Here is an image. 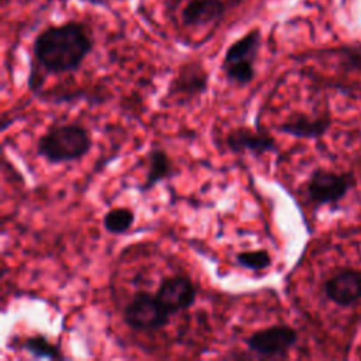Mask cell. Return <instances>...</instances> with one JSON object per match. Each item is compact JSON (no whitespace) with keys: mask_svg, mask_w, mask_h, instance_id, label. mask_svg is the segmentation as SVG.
<instances>
[{"mask_svg":"<svg viewBox=\"0 0 361 361\" xmlns=\"http://www.w3.org/2000/svg\"><path fill=\"white\" fill-rule=\"evenodd\" d=\"M93 30L83 21L69 20L41 30L31 47L28 89L38 96L47 75L73 73L94 48Z\"/></svg>","mask_w":361,"mask_h":361,"instance_id":"obj_1","label":"cell"},{"mask_svg":"<svg viewBox=\"0 0 361 361\" xmlns=\"http://www.w3.org/2000/svg\"><path fill=\"white\" fill-rule=\"evenodd\" d=\"M93 145L92 134L80 123L51 126L37 141V155L49 164L75 162L86 157Z\"/></svg>","mask_w":361,"mask_h":361,"instance_id":"obj_2","label":"cell"},{"mask_svg":"<svg viewBox=\"0 0 361 361\" xmlns=\"http://www.w3.org/2000/svg\"><path fill=\"white\" fill-rule=\"evenodd\" d=\"M261 41V30L252 28L228 45L220 68L230 83L243 87L254 80L257 75L255 61L259 54Z\"/></svg>","mask_w":361,"mask_h":361,"instance_id":"obj_3","label":"cell"},{"mask_svg":"<svg viewBox=\"0 0 361 361\" xmlns=\"http://www.w3.org/2000/svg\"><path fill=\"white\" fill-rule=\"evenodd\" d=\"M171 314L161 305L157 295L140 289L134 292L123 309L124 323L135 331H158L169 323Z\"/></svg>","mask_w":361,"mask_h":361,"instance_id":"obj_4","label":"cell"},{"mask_svg":"<svg viewBox=\"0 0 361 361\" xmlns=\"http://www.w3.org/2000/svg\"><path fill=\"white\" fill-rule=\"evenodd\" d=\"M298 331L285 323H276L252 331L244 338L247 348L261 358H286L298 343Z\"/></svg>","mask_w":361,"mask_h":361,"instance_id":"obj_5","label":"cell"},{"mask_svg":"<svg viewBox=\"0 0 361 361\" xmlns=\"http://www.w3.org/2000/svg\"><path fill=\"white\" fill-rule=\"evenodd\" d=\"M354 185L355 179L351 173H337L317 168L312 172L306 183V193L309 200L316 206L334 204L345 197Z\"/></svg>","mask_w":361,"mask_h":361,"instance_id":"obj_6","label":"cell"},{"mask_svg":"<svg viewBox=\"0 0 361 361\" xmlns=\"http://www.w3.org/2000/svg\"><path fill=\"white\" fill-rule=\"evenodd\" d=\"M155 295L171 316L189 310L197 299V289L193 281L183 274L164 276Z\"/></svg>","mask_w":361,"mask_h":361,"instance_id":"obj_7","label":"cell"},{"mask_svg":"<svg viewBox=\"0 0 361 361\" xmlns=\"http://www.w3.org/2000/svg\"><path fill=\"white\" fill-rule=\"evenodd\" d=\"M207 87L209 72L206 68L200 62L189 61L179 66L168 86L166 96L179 103H186L206 93Z\"/></svg>","mask_w":361,"mask_h":361,"instance_id":"obj_8","label":"cell"},{"mask_svg":"<svg viewBox=\"0 0 361 361\" xmlns=\"http://www.w3.org/2000/svg\"><path fill=\"white\" fill-rule=\"evenodd\" d=\"M226 147L233 154H252L261 157L267 152H275L278 144L275 138L262 127L251 128L247 126L233 127L226 134Z\"/></svg>","mask_w":361,"mask_h":361,"instance_id":"obj_9","label":"cell"},{"mask_svg":"<svg viewBox=\"0 0 361 361\" xmlns=\"http://www.w3.org/2000/svg\"><path fill=\"white\" fill-rule=\"evenodd\" d=\"M323 293L338 306H350L361 299V271L338 268L324 282Z\"/></svg>","mask_w":361,"mask_h":361,"instance_id":"obj_10","label":"cell"},{"mask_svg":"<svg viewBox=\"0 0 361 361\" xmlns=\"http://www.w3.org/2000/svg\"><path fill=\"white\" fill-rule=\"evenodd\" d=\"M331 126L329 114H307L303 111H292L278 127L279 133L296 137L314 140L323 137Z\"/></svg>","mask_w":361,"mask_h":361,"instance_id":"obj_11","label":"cell"},{"mask_svg":"<svg viewBox=\"0 0 361 361\" xmlns=\"http://www.w3.org/2000/svg\"><path fill=\"white\" fill-rule=\"evenodd\" d=\"M226 0H188L180 10L182 24L197 28L220 21L228 11Z\"/></svg>","mask_w":361,"mask_h":361,"instance_id":"obj_12","label":"cell"},{"mask_svg":"<svg viewBox=\"0 0 361 361\" xmlns=\"http://www.w3.org/2000/svg\"><path fill=\"white\" fill-rule=\"evenodd\" d=\"M148 168L145 173V179L142 185L140 186L141 193H147L151 189H154L157 185H159L164 180L172 179L179 173L176 169L172 158L168 155V152L159 147H152L147 154Z\"/></svg>","mask_w":361,"mask_h":361,"instance_id":"obj_13","label":"cell"},{"mask_svg":"<svg viewBox=\"0 0 361 361\" xmlns=\"http://www.w3.org/2000/svg\"><path fill=\"white\" fill-rule=\"evenodd\" d=\"M17 348L30 353L37 358H48V360H65V355L61 353V348L51 343L42 334L25 336L18 340Z\"/></svg>","mask_w":361,"mask_h":361,"instance_id":"obj_14","label":"cell"},{"mask_svg":"<svg viewBox=\"0 0 361 361\" xmlns=\"http://www.w3.org/2000/svg\"><path fill=\"white\" fill-rule=\"evenodd\" d=\"M135 221V213L128 207H113L107 210L102 219L103 228L111 235H121L127 233Z\"/></svg>","mask_w":361,"mask_h":361,"instance_id":"obj_15","label":"cell"},{"mask_svg":"<svg viewBox=\"0 0 361 361\" xmlns=\"http://www.w3.org/2000/svg\"><path fill=\"white\" fill-rule=\"evenodd\" d=\"M235 262L248 271H264L271 267L272 258L267 250H248L235 254Z\"/></svg>","mask_w":361,"mask_h":361,"instance_id":"obj_16","label":"cell"}]
</instances>
